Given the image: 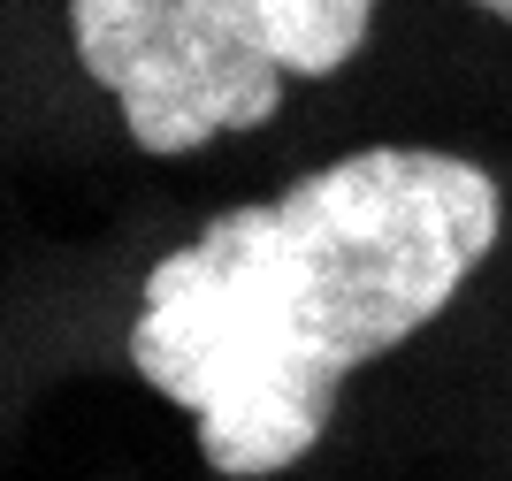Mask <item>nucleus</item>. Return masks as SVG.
I'll return each mask as SVG.
<instances>
[{
	"mask_svg": "<svg viewBox=\"0 0 512 481\" xmlns=\"http://www.w3.org/2000/svg\"><path fill=\"white\" fill-rule=\"evenodd\" d=\"M497 230L505 191L482 161L360 146L161 252L130 367L199 420V459L222 481L291 474L329 436L337 390L444 314Z\"/></svg>",
	"mask_w": 512,
	"mask_h": 481,
	"instance_id": "nucleus-1",
	"label": "nucleus"
},
{
	"mask_svg": "<svg viewBox=\"0 0 512 481\" xmlns=\"http://www.w3.org/2000/svg\"><path fill=\"white\" fill-rule=\"evenodd\" d=\"M367 31L375 0H69L85 77L161 161L260 130L283 84L337 77Z\"/></svg>",
	"mask_w": 512,
	"mask_h": 481,
	"instance_id": "nucleus-2",
	"label": "nucleus"
},
{
	"mask_svg": "<svg viewBox=\"0 0 512 481\" xmlns=\"http://www.w3.org/2000/svg\"><path fill=\"white\" fill-rule=\"evenodd\" d=\"M467 8H482V16H497V23H512V0H467Z\"/></svg>",
	"mask_w": 512,
	"mask_h": 481,
	"instance_id": "nucleus-3",
	"label": "nucleus"
}]
</instances>
